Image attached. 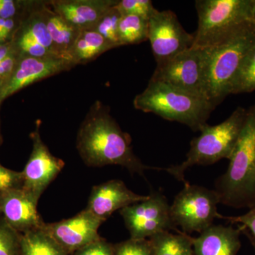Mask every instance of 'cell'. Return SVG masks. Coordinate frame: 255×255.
<instances>
[{
  "label": "cell",
  "mask_w": 255,
  "mask_h": 255,
  "mask_svg": "<svg viewBox=\"0 0 255 255\" xmlns=\"http://www.w3.org/2000/svg\"><path fill=\"white\" fill-rule=\"evenodd\" d=\"M22 173L11 170L0 164V192L22 187Z\"/></svg>",
  "instance_id": "obj_30"
},
{
  "label": "cell",
  "mask_w": 255,
  "mask_h": 255,
  "mask_svg": "<svg viewBox=\"0 0 255 255\" xmlns=\"http://www.w3.org/2000/svg\"><path fill=\"white\" fill-rule=\"evenodd\" d=\"M43 14L53 42L55 55L72 62V50L80 30L53 11L48 1H43Z\"/></svg>",
  "instance_id": "obj_18"
},
{
  "label": "cell",
  "mask_w": 255,
  "mask_h": 255,
  "mask_svg": "<svg viewBox=\"0 0 255 255\" xmlns=\"http://www.w3.org/2000/svg\"><path fill=\"white\" fill-rule=\"evenodd\" d=\"M130 238L143 240L157 233L176 230L170 216V206L160 192L152 193L145 200L121 210Z\"/></svg>",
  "instance_id": "obj_9"
},
{
  "label": "cell",
  "mask_w": 255,
  "mask_h": 255,
  "mask_svg": "<svg viewBox=\"0 0 255 255\" xmlns=\"http://www.w3.org/2000/svg\"><path fill=\"white\" fill-rule=\"evenodd\" d=\"M40 122L32 132L33 149L22 173V188L37 197H41L45 189L61 172L65 166L62 159L50 153L48 147L42 140L40 135Z\"/></svg>",
  "instance_id": "obj_11"
},
{
  "label": "cell",
  "mask_w": 255,
  "mask_h": 255,
  "mask_svg": "<svg viewBox=\"0 0 255 255\" xmlns=\"http://www.w3.org/2000/svg\"><path fill=\"white\" fill-rule=\"evenodd\" d=\"M206 48H192L157 65L150 80L206 99Z\"/></svg>",
  "instance_id": "obj_8"
},
{
  "label": "cell",
  "mask_w": 255,
  "mask_h": 255,
  "mask_svg": "<svg viewBox=\"0 0 255 255\" xmlns=\"http://www.w3.org/2000/svg\"><path fill=\"white\" fill-rule=\"evenodd\" d=\"M219 204L216 191L186 182L170 206L171 219L174 226H180L184 233H201L212 226L214 219L221 217L217 211Z\"/></svg>",
  "instance_id": "obj_7"
},
{
  "label": "cell",
  "mask_w": 255,
  "mask_h": 255,
  "mask_svg": "<svg viewBox=\"0 0 255 255\" xmlns=\"http://www.w3.org/2000/svg\"><path fill=\"white\" fill-rule=\"evenodd\" d=\"M17 11L16 2L12 0H0V18L2 19L14 18Z\"/></svg>",
  "instance_id": "obj_33"
},
{
  "label": "cell",
  "mask_w": 255,
  "mask_h": 255,
  "mask_svg": "<svg viewBox=\"0 0 255 255\" xmlns=\"http://www.w3.org/2000/svg\"><path fill=\"white\" fill-rule=\"evenodd\" d=\"M77 148L90 167L119 165L139 174L152 169L133 153L130 135L122 130L107 107L99 101L92 106L80 126Z\"/></svg>",
  "instance_id": "obj_1"
},
{
  "label": "cell",
  "mask_w": 255,
  "mask_h": 255,
  "mask_svg": "<svg viewBox=\"0 0 255 255\" xmlns=\"http://www.w3.org/2000/svg\"><path fill=\"white\" fill-rule=\"evenodd\" d=\"M253 0H197L198 27L194 48L219 44L243 24L251 22Z\"/></svg>",
  "instance_id": "obj_6"
},
{
  "label": "cell",
  "mask_w": 255,
  "mask_h": 255,
  "mask_svg": "<svg viewBox=\"0 0 255 255\" xmlns=\"http://www.w3.org/2000/svg\"><path fill=\"white\" fill-rule=\"evenodd\" d=\"M117 4L109 9L92 28V29L98 32L101 36L110 42L111 44L113 45L115 48L121 46L118 31L119 23L123 16L117 7Z\"/></svg>",
  "instance_id": "obj_25"
},
{
  "label": "cell",
  "mask_w": 255,
  "mask_h": 255,
  "mask_svg": "<svg viewBox=\"0 0 255 255\" xmlns=\"http://www.w3.org/2000/svg\"><path fill=\"white\" fill-rule=\"evenodd\" d=\"M220 219L228 220L232 223H240L241 227L246 230L251 238L255 241V206L247 214L239 216L226 217L221 216Z\"/></svg>",
  "instance_id": "obj_31"
},
{
  "label": "cell",
  "mask_w": 255,
  "mask_h": 255,
  "mask_svg": "<svg viewBox=\"0 0 255 255\" xmlns=\"http://www.w3.org/2000/svg\"><path fill=\"white\" fill-rule=\"evenodd\" d=\"M242 231H243V232H244L246 233V236H248V238H249L250 241H251V244L253 245V248H254L255 252V241L253 239V238H251V236H250L249 233H248V231H246V230L243 229V228H242Z\"/></svg>",
  "instance_id": "obj_37"
},
{
  "label": "cell",
  "mask_w": 255,
  "mask_h": 255,
  "mask_svg": "<svg viewBox=\"0 0 255 255\" xmlns=\"http://www.w3.org/2000/svg\"><path fill=\"white\" fill-rule=\"evenodd\" d=\"M115 48L98 32L92 28L82 30L71 52V60L75 65L89 63L105 52Z\"/></svg>",
  "instance_id": "obj_19"
},
{
  "label": "cell",
  "mask_w": 255,
  "mask_h": 255,
  "mask_svg": "<svg viewBox=\"0 0 255 255\" xmlns=\"http://www.w3.org/2000/svg\"><path fill=\"white\" fill-rule=\"evenodd\" d=\"M148 41L158 65L192 48L194 33L183 28L173 11L157 10L148 20Z\"/></svg>",
  "instance_id": "obj_10"
},
{
  "label": "cell",
  "mask_w": 255,
  "mask_h": 255,
  "mask_svg": "<svg viewBox=\"0 0 255 255\" xmlns=\"http://www.w3.org/2000/svg\"><path fill=\"white\" fill-rule=\"evenodd\" d=\"M103 223V221L85 209L70 219L48 224L45 223L43 228L64 251L68 255H72L100 239L98 230Z\"/></svg>",
  "instance_id": "obj_12"
},
{
  "label": "cell",
  "mask_w": 255,
  "mask_h": 255,
  "mask_svg": "<svg viewBox=\"0 0 255 255\" xmlns=\"http://www.w3.org/2000/svg\"><path fill=\"white\" fill-rule=\"evenodd\" d=\"M4 19L0 18V31H1V27H2L3 23H4Z\"/></svg>",
  "instance_id": "obj_39"
},
{
  "label": "cell",
  "mask_w": 255,
  "mask_h": 255,
  "mask_svg": "<svg viewBox=\"0 0 255 255\" xmlns=\"http://www.w3.org/2000/svg\"><path fill=\"white\" fill-rule=\"evenodd\" d=\"M71 255H114V245L100 238Z\"/></svg>",
  "instance_id": "obj_29"
},
{
  "label": "cell",
  "mask_w": 255,
  "mask_h": 255,
  "mask_svg": "<svg viewBox=\"0 0 255 255\" xmlns=\"http://www.w3.org/2000/svg\"><path fill=\"white\" fill-rule=\"evenodd\" d=\"M135 110L155 114L170 122H179L194 131L206 125L215 110L209 101L162 82L149 81L145 90L133 100Z\"/></svg>",
  "instance_id": "obj_4"
},
{
  "label": "cell",
  "mask_w": 255,
  "mask_h": 255,
  "mask_svg": "<svg viewBox=\"0 0 255 255\" xmlns=\"http://www.w3.org/2000/svg\"><path fill=\"white\" fill-rule=\"evenodd\" d=\"M73 67L75 65L70 60L54 55L43 58L19 56L14 71L3 87L1 102L35 82L68 71Z\"/></svg>",
  "instance_id": "obj_13"
},
{
  "label": "cell",
  "mask_w": 255,
  "mask_h": 255,
  "mask_svg": "<svg viewBox=\"0 0 255 255\" xmlns=\"http://www.w3.org/2000/svg\"><path fill=\"white\" fill-rule=\"evenodd\" d=\"M147 197L132 192L122 181L113 179L92 188L86 209L105 222L115 211Z\"/></svg>",
  "instance_id": "obj_15"
},
{
  "label": "cell",
  "mask_w": 255,
  "mask_h": 255,
  "mask_svg": "<svg viewBox=\"0 0 255 255\" xmlns=\"http://www.w3.org/2000/svg\"><path fill=\"white\" fill-rule=\"evenodd\" d=\"M247 114L248 110L239 107L222 123L216 126L206 124L201 129L200 135L191 140L187 159L181 164L164 169L178 180L186 183L184 174L189 167L229 159L241 135Z\"/></svg>",
  "instance_id": "obj_5"
},
{
  "label": "cell",
  "mask_w": 255,
  "mask_h": 255,
  "mask_svg": "<svg viewBox=\"0 0 255 255\" xmlns=\"http://www.w3.org/2000/svg\"><path fill=\"white\" fill-rule=\"evenodd\" d=\"M0 255H21V234L0 217Z\"/></svg>",
  "instance_id": "obj_26"
},
{
  "label": "cell",
  "mask_w": 255,
  "mask_h": 255,
  "mask_svg": "<svg viewBox=\"0 0 255 255\" xmlns=\"http://www.w3.org/2000/svg\"><path fill=\"white\" fill-rule=\"evenodd\" d=\"M4 83L3 82H0V103H1V92H2L3 87H4Z\"/></svg>",
  "instance_id": "obj_38"
},
{
  "label": "cell",
  "mask_w": 255,
  "mask_h": 255,
  "mask_svg": "<svg viewBox=\"0 0 255 255\" xmlns=\"http://www.w3.org/2000/svg\"><path fill=\"white\" fill-rule=\"evenodd\" d=\"M118 35L121 46L147 41L148 20L135 15H123L119 23Z\"/></svg>",
  "instance_id": "obj_23"
},
{
  "label": "cell",
  "mask_w": 255,
  "mask_h": 255,
  "mask_svg": "<svg viewBox=\"0 0 255 255\" xmlns=\"http://www.w3.org/2000/svg\"><path fill=\"white\" fill-rule=\"evenodd\" d=\"M15 27L14 18L4 19L1 31H0V43H5Z\"/></svg>",
  "instance_id": "obj_34"
},
{
  "label": "cell",
  "mask_w": 255,
  "mask_h": 255,
  "mask_svg": "<svg viewBox=\"0 0 255 255\" xmlns=\"http://www.w3.org/2000/svg\"><path fill=\"white\" fill-rule=\"evenodd\" d=\"M43 1L33 2L29 16L21 25L17 38L37 42L49 50L53 55H56L43 16Z\"/></svg>",
  "instance_id": "obj_20"
},
{
  "label": "cell",
  "mask_w": 255,
  "mask_h": 255,
  "mask_svg": "<svg viewBox=\"0 0 255 255\" xmlns=\"http://www.w3.org/2000/svg\"><path fill=\"white\" fill-rule=\"evenodd\" d=\"M240 226L212 225L206 228L199 237L192 238L194 255H237L241 249Z\"/></svg>",
  "instance_id": "obj_17"
},
{
  "label": "cell",
  "mask_w": 255,
  "mask_h": 255,
  "mask_svg": "<svg viewBox=\"0 0 255 255\" xmlns=\"http://www.w3.org/2000/svg\"><path fill=\"white\" fill-rule=\"evenodd\" d=\"M39 198L23 188L0 192L1 216L20 234L43 227L45 223L37 211Z\"/></svg>",
  "instance_id": "obj_14"
},
{
  "label": "cell",
  "mask_w": 255,
  "mask_h": 255,
  "mask_svg": "<svg viewBox=\"0 0 255 255\" xmlns=\"http://www.w3.org/2000/svg\"><path fill=\"white\" fill-rule=\"evenodd\" d=\"M18 58L19 55L14 49L4 60L0 62V82L5 84V82L7 81L14 71Z\"/></svg>",
  "instance_id": "obj_32"
},
{
  "label": "cell",
  "mask_w": 255,
  "mask_h": 255,
  "mask_svg": "<svg viewBox=\"0 0 255 255\" xmlns=\"http://www.w3.org/2000/svg\"><path fill=\"white\" fill-rule=\"evenodd\" d=\"M117 7L123 15H135L147 20L157 11L150 0H119Z\"/></svg>",
  "instance_id": "obj_27"
},
{
  "label": "cell",
  "mask_w": 255,
  "mask_h": 255,
  "mask_svg": "<svg viewBox=\"0 0 255 255\" xmlns=\"http://www.w3.org/2000/svg\"><path fill=\"white\" fill-rule=\"evenodd\" d=\"M0 217H1V211H0Z\"/></svg>",
  "instance_id": "obj_40"
},
{
  "label": "cell",
  "mask_w": 255,
  "mask_h": 255,
  "mask_svg": "<svg viewBox=\"0 0 255 255\" xmlns=\"http://www.w3.org/2000/svg\"><path fill=\"white\" fill-rule=\"evenodd\" d=\"M152 255H194L192 238L184 232L157 233L149 238Z\"/></svg>",
  "instance_id": "obj_21"
},
{
  "label": "cell",
  "mask_w": 255,
  "mask_h": 255,
  "mask_svg": "<svg viewBox=\"0 0 255 255\" xmlns=\"http://www.w3.org/2000/svg\"><path fill=\"white\" fill-rule=\"evenodd\" d=\"M255 43V26L248 22L216 46L206 48V97L216 108L228 95L242 60Z\"/></svg>",
  "instance_id": "obj_3"
},
{
  "label": "cell",
  "mask_w": 255,
  "mask_h": 255,
  "mask_svg": "<svg viewBox=\"0 0 255 255\" xmlns=\"http://www.w3.org/2000/svg\"><path fill=\"white\" fill-rule=\"evenodd\" d=\"M255 90V43L242 60L232 85L231 95L250 93Z\"/></svg>",
  "instance_id": "obj_24"
},
{
  "label": "cell",
  "mask_w": 255,
  "mask_h": 255,
  "mask_svg": "<svg viewBox=\"0 0 255 255\" xmlns=\"http://www.w3.org/2000/svg\"><path fill=\"white\" fill-rule=\"evenodd\" d=\"M119 0H51L50 7L79 30L90 29Z\"/></svg>",
  "instance_id": "obj_16"
},
{
  "label": "cell",
  "mask_w": 255,
  "mask_h": 255,
  "mask_svg": "<svg viewBox=\"0 0 255 255\" xmlns=\"http://www.w3.org/2000/svg\"><path fill=\"white\" fill-rule=\"evenodd\" d=\"M12 43H0V62L14 50Z\"/></svg>",
  "instance_id": "obj_35"
},
{
  "label": "cell",
  "mask_w": 255,
  "mask_h": 255,
  "mask_svg": "<svg viewBox=\"0 0 255 255\" xmlns=\"http://www.w3.org/2000/svg\"><path fill=\"white\" fill-rule=\"evenodd\" d=\"M251 21L255 26V0H253V7H252Z\"/></svg>",
  "instance_id": "obj_36"
},
{
  "label": "cell",
  "mask_w": 255,
  "mask_h": 255,
  "mask_svg": "<svg viewBox=\"0 0 255 255\" xmlns=\"http://www.w3.org/2000/svg\"><path fill=\"white\" fill-rule=\"evenodd\" d=\"M229 160L227 171L216 182L220 204L251 209L255 206V104L248 110Z\"/></svg>",
  "instance_id": "obj_2"
},
{
  "label": "cell",
  "mask_w": 255,
  "mask_h": 255,
  "mask_svg": "<svg viewBox=\"0 0 255 255\" xmlns=\"http://www.w3.org/2000/svg\"><path fill=\"white\" fill-rule=\"evenodd\" d=\"M114 255H152L149 239L128 240L114 245Z\"/></svg>",
  "instance_id": "obj_28"
},
{
  "label": "cell",
  "mask_w": 255,
  "mask_h": 255,
  "mask_svg": "<svg viewBox=\"0 0 255 255\" xmlns=\"http://www.w3.org/2000/svg\"><path fill=\"white\" fill-rule=\"evenodd\" d=\"M21 255H69L43 229L21 234Z\"/></svg>",
  "instance_id": "obj_22"
}]
</instances>
